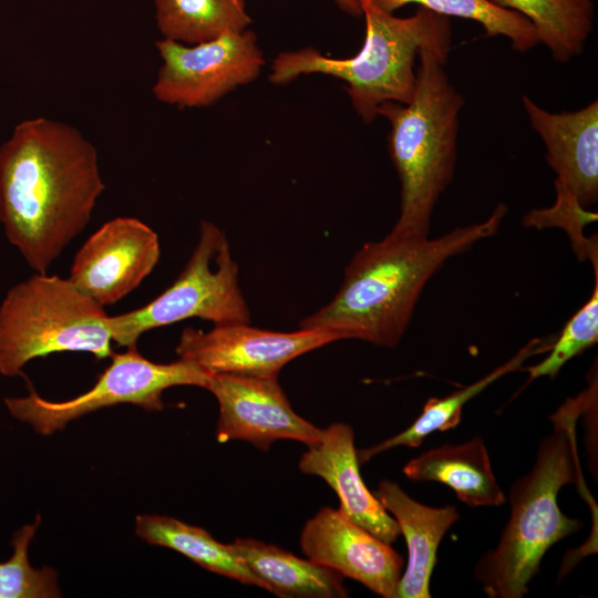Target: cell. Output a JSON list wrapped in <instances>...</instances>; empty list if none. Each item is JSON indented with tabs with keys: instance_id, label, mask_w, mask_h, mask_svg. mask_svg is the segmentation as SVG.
Segmentation results:
<instances>
[{
	"instance_id": "1",
	"label": "cell",
	"mask_w": 598,
	"mask_h": 598,
	"mask_svg": "<svg viewBox=\"0 0 598 598\" xmlns=\"http://www.w3.org/2000/svg\"><path fill=\"white\" fill-rule=\"evenodd\" d=\"M104 189L96 148L66 123L24 120L0 147V224L35 272L82 233Z\"/></svg>"
},
{
	"instance_id": "2",
	"label": "cell",
	"mask_w": 598,
	"mask_h": 598,
	"mask_svg": "<svg viewBox=\"0 0 598 598\" xmlns=\"http://www.w3.org/2000/svg\"><path fill=\"white\" fill-rule=\"evenodd\" d=\"M506 212L499 204L487 219L433 239L390 231L380 241L364 244L346 267L337 295L302 319L300 328L327 330L338 340L395 347L427 281L447 259L493 236Z\"/></svg>"
},
{
	"instance_id": "3",
	"label": "cell",
	"mask_w": 598,
	"mask_h": 598,
	"mask_svg": "<svg viewBox=\"0 0 598 598\" xmlns=\"http://www.w3.org/2000/svg\"><path fill=\"white\" fill-rule=\"evenodd\" d=\"M596 383L569 398L550 416L553 432L539 443L532 470L511 486V515L493 549L477 560L474 577L489 598H522L539 573L546 551L577 533L581 522L559 508V491L582 484L576 423L596 398Z\"/></svg>"
},
{
	"instance_id": "4",
	"label": "cell",
	"mask_w": 598,
	"mask_h": 598,
	"mask_svg": "<svg viewBox=\"0 0 598 598\" xmlns=\"http://www.w3.org/2000/svg\"><path fill=\"white\" fill-rule=\"evenodd\" d=\"M365 37L360 51L350 58L333 59L308 47L280 52L270 66L269 81L286 85L300 75L324 74L346 82L344 90L357 114L367 124L378 116L384 102L408 104L414 93V63L422 48L448 58L452 24L448 17L417 7L400 18L360 0Z\"/></svg>"
},
{
	"instance_id": "5",
	"label": "cell",
	"mask_w": 598,
	"mask_h": 598,
	"mask_svg": "<svg viewBox=\"0 0 598 598\" xmlns=\"http://www.w3.org/2000/svg\"><path fill=\"white\" fill-rule=\"evenodd\" d=\"M419 61L412 100L384 102L378 115L390 123L388 148L401 183L391 231L427 236L435 205L454 176L464 99L445 72L446 58L425 47Z\"/></svg>"
},
{
	"instance_id": "6",
	"label": "cell",
	"mask_w": 598,
	"mask_h": 598,
	"mask_svg": "<svg viewBox=\"0 0 598 598\" xmlns=\"http://www.w3.org/2000/svg\"><path fill=\"white\" fill-rule=\"evenodd\" d=\"M112 342L109 315L69 278L35 272L0 303L2 375H19L32 359L56 352L111 358Z\"/></svg>"
},
{
	"instance_id": "7",
	"label": "cell",
	"mask_w": 598,
	"mask_h": 598,
	"mask_svg": "<svg viewBox=\"0 0 598 598\" xmlns=\"http://www.w3.org/2000/svg\"><path fill=\"white\" fill-rule=\"evenodd\" d=\"M189 318L214 324L250 322L241 293L238 266L220 228L203 220L197 244L177 279L159 296L135 310L109 316L112 341L136 346L146 331Z\"/></svg>"
},
{
	"instance_id": "8",
	"label": "cell",
	"mask_w": 598,
	"mask_h": 598,
	"mask_svg": "<svg viewBox=\"0 0 598 598\" xmlns=\"http://www.w3.org/2000/svg\"><path fill=\"white\" fill-rule=\"evenodd\" d=\"M111 364L89 391L66 401H49L33 389L20 398H6L10 414L30 424L39 434L50 435L70 421L87 413L122 403L138 405L147 411L164 408L163 392L176 385L206 388L209 373L196 363L181 359L155 363L144 358L136 346L111 355Z\"/></svg>"
},
{
	"instance_id": "9",
	"label": "cell",
	"mask_w": 598,
	"mask_h": 598,
	"mask_svg": "<svg viewBox=\"0 0 598 598\" xmlns=\"http://www.w3.org/2000/svg\"><path fill=\"white\" fill-rule=\"evenodd\" d=\"M155 45L162 65L153 94L178 107L209 106L256 80L265 64L257 35L249 29L192 47L169 39Z\"/></svg>"
},
{
	"instance_id": "10",
	"label": "cell",
	"mask_w": 598,
	"mask_h": 598,
	"mask_svg": "<svg viewBox=\"0 0 598 598\" xmlns=\"http://www.w3.org/2000/svg\"><path fill=\"white\" fill-rule=\"evenodd\" d=\"M333 341L338 338L321 329L280 332L233 322L214 324L209 331L185 328L176 353L207 373L278 377L295 358Z\"/></svg>"
},
{
	"instance_id": "11",
	"label": "cell",
	"mask_w": 598,
	"mask_h": 598,
	"mask_svg": "<svg viewBox=\"0 0 598 598\" xmlns=\"http://www.w3.org/2000/svg\"><path fill=\"white\" fill-rule=\"evenodd\" d=\"M205 389L218 402L216 440L219 443L246 441L266 452L278 440L309 446L322 437V429L293 411L278 377L209 373Z\"/></svg>"
},
{
	"instance_id": "12",
	"label": "cell",
	"mask_w": 598,
	"mask_h": 598,
	"mask_svg": "<svg viewBox=\"0 0 598 598\" xmlns=\"http://www.w3.org/2000/svg\"><path fill=\"white\" fill-rule=\"evenodd\" d=\"M161 256L157 234L134 217H115L76 251L70 281L103 308L137 288Z\"/></svg>"
},
{
	"instance_id": "13",
	"label": "cell",
	"mask_w": 598,
	"mask_h": 598,
	"mask_svg": "<svg viewBox=\"0 0 598 598\" xmlns=\"http://www.w3.org/2000/svg\"><path fill=\"white\" fill-rule=\"evenodd\" d=\"M299 544L312 561L359 581L383 598H395L403 557L339 508L322 507L308 519Z\"/></svg>"
},
{
	"instance_id": "14",
	"label": "cell",
	"mask_w": 598,
	"mask_h": 598,
	"mask_svg": "<svg viewBox=\"0 0 598 598\" xmlns=\"http://www.w3.org/2000/svg\"><path fill=\"white\" fill-rule=\"evenodd\" d=\"M532 128L546 147V161L556 174V199L584 208L598 198V102L577 111L551 113L522 96Z\"/></svg>"
},
{
	"instance_id": "15",
	"label": "cell",
	"mask_w": 598,
	"mask_h": 598,
	"mask_svg": "<svg viewBox=\"0 0 598 598\" xmlns=\"http://www.w3.org/2000/svg\"><path fill=\"white\" fill-rule=\"evenodd\" d=\"M354 431L336 422L323 430L321 440L308 446L298 467L321 477L337 494L339 511L379 539L392 544L400 535L395 519L365 486L359 470Z\"/></svg>"
},
{
	"instance_id": "16",
	"label": "cell",
	"mask_w": 598,
	"mask_h": 598,
	"mask_svg": "<svg viewBox=\"0 0 598 598\" xmlns=\"http://www.w3.org/2000/svg\"><path fill=\"white\" fill-rule=\"evenodd\" d=\"M395 519L408 546V565L400 578L395 598H430V578L439 545L458 520L455 506L432 507L409 496L392 481L382 480L373 492Z\"/></svg>"
},
{
	"instance_id": "17",
	"label": "cell",
	"mask_w": 598,
	"mask_h": 598,
	"mask_svg": "<svg viewBox=\"0 0 598 598\" xmlns=\"http://www.w3.org/2000/svg\"><path fill=\"white\" fill-rule=\"evenodd\" d=\"M403 473L411 481L446 485L470 507L501 506L506 499L480 436L431 448L406 463Z\"/></svg>"
},
{
	"instance_id": "18",
	"label": "cell",
	"mask_w": 598,
	"mask_h": 598,
	"mask_svg": "<svg viewBox=\"0 0 598 598\" xmlns=\"http://www.w3.org/2000/svg\"><path fill=\"white\" fill-rule=\"evenodd\" d=\"M230 545L239 559L266 584L268 591L278 597H348L344 577L309 558L252 538H237Z\"/></svg>"
},
{
	"instance_id": "19",
	"label": "cell",
	"mask_w": 598,
	"mask_h": 598,
	"mask_svg": "<svg viewBox=\"0 0 598 598\" xmlns=\"http://www.w3.org/2000/svg\"><path fill=\"white\" fill-rule=\"evenodd\" d=\"M554 340L535 338L520 348L511 359L470 385L443 398H430L419 417L404 431L369 447L358 450V461L363 464L375 455L398 446L417 447L435 431L456 427L464 405L499 378L520 370L529 358L546 352Z\"/></svg>"
},
{
	"instance_id": "20",
	"label": "cell",
	"mask_w": 598,
	"mask_h": 598,
	"mask_svg": "<svg viewBox=\"0 0 598 598\" xmlns=\"http://www.w3.org/2000/svg\"><path fill=\"white\" fill-rule=\"evenodd\" d=\"M136 535L144 542L173 549L202 568L268 591L235 554L230 544L216 540L206 529L162 515H137Z\"/></svg>"
},
{
	"instance_id": "21",
	"label": "cell",
	"mask_w": 598,
	"mask_h": 598,
	"mask_svg": "<svg viewBox=\"0 0 598 598\" xmlns=\"http://www.w3.org/2000/svg\"><path fill=\"white\" fill-rule=\"evenodd\" d=\"M515 11L534 25L539 43L551 56L566 63L580 55L594 29L592 0H488Z\"/></svg>"
},
{
	"instance_id": "22",
	"label": "cell",
	"mask_w": 598,
	"mask_h": 598,
	"mask_svg": "<svg viewBox=\"0 0 598 598\" xmlns=\"http://www.w3.org/2000/svg\"><path fill=\"white\" fill-rule=\"evenodd\" d=\"M164 39L198 44L248 29L244 0H154Z\"/></svg>"
},
{
	"instance_id": "23",
	"label": "cell",
	"mask_w": 598,
	"mask_h": 598,
	"mask_svg": "<svg viewBox=\"0 0 598 598\" xmlns=\"http://www.w3.org/2000/svg\"><path fill=\"white\" fill-rule=\"evenodd\" d=\"M375 7L394 13L404 6L415 3L437 14L457 17L480 23L485 37H505L511 47L519 53L539 44L537 32L524 16L499 8L488 0H370Z\"/></svg>"
},
{
	"instance_id": "24",
	"label": "cell",
	"mask_w": 598,
	"mask_h": 598,
	"mask_svg": "<svg viewBox=\"0 0 598 598\" xmlns=\"http://www.w3.org/2000/svg\"><path fill=\"white\" fill-rule=\"evenodd\" d=\"M41 524V516L18 529L11 539L13 554L0 563V598H56L61 596L58 573L51 567L33 568L29 545Z\"/></svg>"
},
{
	"instance_id": "25",
	"label": "cell",
	"mask_w": 598,
	"mask_h": 598,
	"mask_svg": "<svg viewBox=\"0 0 598 598\" xmlns=\"http://www.w3.org/2000/svg\"><path fill=\"white\" fill-rule=\"evenodd\" d=\"M595 267V288L587 302L568 320L560 336L553 342L548 355L537 364L527 367V383L548 377L554 379L573 358L582 353L598 340V260Z\"/></svg>"
},
{
	"instance_id": "26",
	"label": "cell",
	"mask_w": 598,
	"mask_h": 598,
	"mask_svg": "<svg viewBox=\"0 0 598 598\" xmlns=\"http://www.w3.org/2000/svg\"><path fill=\"white\" fill-rule=\"evenodd\" d=\"M334 3L347 14L352 17L362 16L360 0H334Z\"/></svg>"
}]
</instances>
